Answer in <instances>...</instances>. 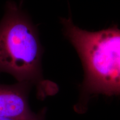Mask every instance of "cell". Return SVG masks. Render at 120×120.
<instances>
[{
  "mask_svg": "<svg viewBox=\"0 0 120 120\" xmlns=\"http://www.w3.org/2000/svg\"><path fill=\"white\" fill-rule=\"evenodd\" d=\"M61 22L83 65L84 79L74 107L83 113L92 96L120 94V30L115 27L90 32L76 26L71 17L63 18Z\"/></svg>",
  "mask_w": 120,
  "mask_h": 120,
  "instance_id": "6da1fadb",
  "label": "cell"
},
{
  "mask_svg": "<svg viewBox=\"0 0 120 120\" xmlns=\"http://www.w3.org/2000/svg\"><path fill=\"white\" fill-rule=\"evenodd\" d=\"M42 53L35 26L21 8L9 1L0 22V74L9 73L18 82L35 86L40 96L54 93L43 77Z\"/></svg>",
  "mask_w": 120,
  "mask_h": 120,
  "instance_id": "7a4b0ae2",
  "label": "cell"
},
{
  "mask_svg": "<svg viewBox=\"0 0 120 120\" xmlns=\"http://www.w3.org/2000/svg\"><path fill=\"white\" fill-rule=\"evenodd\" d=\"M34 86L27 82L13 85L0 84V116L34 119L39 116L32 111L29 105V94Z\"/></svg>",
  "mask_w": 120,
  "mask_h": 120,
  "instance_id": "3957f363",
  "label": "cell"
},
{
  "mask_svg": "<svg viewBox=\"0 0 120 120\" xmlns=\"http://www.w3.org/2000/svg\"><path fill=\"white\" fill-rule=\"evenodd\" d=\"M46 109L44 108L40 111V113L39 116L34 119L31 120H26V119H21V118H12V117H1L0 116V120H45V116H46Z\"/></svg>",
  "mask_w": 120,
  "mask_h": 120,
  "instance_id": "277c9868",
  "label": "cell"
}]
</instances>
